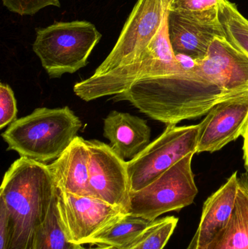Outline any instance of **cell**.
<instances>
[{"label": "cell", "mask_w": 248, "mask_h": 249, "mask_svg": "<svg viewBox=\"0 0 248 249\" xmlns=\"http://www.w3.org/2000/svg\"><path fill=\"white\" fill-rule=\"evenodd\" d=\"M238 178L236 171L205 200L199 226L186 249H205L227 226L235 206Z\"/></svg>", "instance_id": "obj_13"}, {"label": "cell", "mask_w": 248, "mask_h": 249, "mask_svg": "<svg viewBox=\"0 0 248 249\" xmlns=\"http://www.w3.org/2000/svg\"><path fill=\"white\" fill-rule=\"evenodd\" d=\"M184 70L170 45L166 18L160 32L138 59L106 74H93L76 83L73 90L82 100L90 102L119 94L139 80L177 75Z\"/></svg>", "instance_id": "obj_4"}, {"label": "cell", "mask_w": 248, "mask_h": 249, "mask_svg": "<svg viewBox=\"0 0 248 249\" xmlns=\"http://www.w3.org/2000/svg\"><path fill=\"white\" fill-rule=\"evenodd\" d=\"M218 18L226 38L248 57V19L229 0H220Z\"/></svg>", "instance_id": "obj_19"}, {"label": "cell", "mask_w": 248, "mask_h": 249, "mask_svg": "<svg viewBox=\"0 0 248 249\" xmlns=\"http://www.w3.org/2000/svg\"><path fill=\"white\" fill-rule=\"evenodd\" d=\"M67 239L58 209V193L52 201L45 222L38 228L32 249H83Z\"/></svg>", "instance_id": "obj_18"}, {"label": "cell", "mask_w": 248, "mask_h": 249, "mask_svg": "<svg viewBox=\"0 0 248 249\" xmlns=\"http://www.w3.org/2000/svg\"><path fill=\"white\" fill-rule=\"evenodd\" d=\"M167 16L166 0H138L115 47L93 75L106 74L138 59L160 32Z\"/></svg>", "instance_id": "obj_8"}, {"label": "cell", "mask_w": 248, "mask_h": 249, "mask_svg": "<svg viewBox=\"0 0 248 249\" xmlns=\"http://www.w3.org/2000/svg\"><path fill=\"white\" fill-rule=\"evenodd\" d=\"M10 240V218L5 206L0 203V249H8Z\"/></svg>", "instance_id": "obj_24"}, {"label": "cell", "mask_w": 248, "mask_h": 249, "mask_svg": "<svg viewBox=\"0 0 248 249\" xmlns=\"http://www.w3.org/2000/svg\"><path fill=\"white\" fill-rule=\"evenodd\" d=\"M199 124L167 125L135 158L128 161L131 193L139 191L189 154H196Z\"/></svg>", "instance_id": "obj_7"}, {"label": "cell", "mask_w": 248, "mask_h": 249, "mask_svg": "<svg viewBox=\"0 0 248 249\" xmlns=\"http://www.w3.org/2000/svg\"><path fill=\"white\" fill-rule=\"evenodd\" d=\"M167 24L169 40L175 55L192 60L205 58L214 39L225 36L219 20L204 21L167 10Z\"/></svg>", "instance_id": "obj_12"}, {"label": "cell", "mask_w": 248, "mask_h": 249, "mask_svg": "<svg viewBox=\"0 0 248 249\" xmlns=\"http://www.w3.org/2000/svg\"><path fill=\"white\" fill-rule=\"evenodd\" d=\"M83 249H116L112 248V247H97V248H93V249L83 248Z\"/></svg>", "instance_id": "obj_26"}, {"label": "cell", "mask_w": 248, "mask_h": 249, "mask_svg": "<svg viewBox=\"0 0 248 249\" xmlns=\"http://www.w3.org/2000/svg\"><path fill=\"white\" fill-rule=\"evenodd\" d=\"M195 155H186L151 184L131 193L128 213L153 222L164 213L192 205L198 194L192 168Z\"/></svg>", "instance_id": "obj_6"}, {"label": "cell", "mask_w": 248, "mask_h": 249, "mask_svg": "<svg viewBox=\"0 0 248 249\" xmlns=\"http://www.w3.org/2000/svg\"><path fill=\"white\" fill-rule=\"evenodd\" d=\"M82 126L80 118L68 107H41L16 120L1 136L7 151L45 163L61 156L77 137Z\"/></svg>", "instance_id": "obj_3"}, {"label": "cell", "mask_w": 248, "mask_h": 249, "mask_svg": "<svg viewBox=\"0 0 248 249\" xmlns=\"http://www.w3.org/2000/svg\"><path fill=\"white\" fill-rule=\"evenodd\" d=\"M89 158L86 140L77 136L59 158L48 165L58 190L92 197L89 187Z\"/></svg>", "instance_id": "obj_15"}, {"label": "cell", "mask_w": 248, "mask_h": 249, "mask_svg": "<svg viewBox=\"0 0 248 249\" xmlns=\"http://www.w3.org/2000/svg\"><path fill=\"white\" fill-rule=\"evenodd\" d=\"M103 136L119 156L129 161L149 144L151 128L139 117L112 111L103 120Z\"/></svg>", "instance_id": "obj_14"}, {"label": "cell", "mask_w": 248, "mask_h": 249, "mask_svg": "<svg viewBox=\"0 0 248 249\" xmlns=\"http://www.w3.org/2000/svg\"><path fill=\"white\" fill-rule=\"evenodd\" d=\"M17 114V102L13 89L6 83H0V129L15 122Z\"/></svg>", "instance_id": "obj_22"}, {"label": "cell", "mask_w": 248, "mask_h": 249, "mask_svg": "<svg viewBox=\"0 0 248 249\" xmlns=\"http://www.w3.org/2000/svg\"><path fill=\"white\" fill-rule=\"evenodd\" d=\"M244 142H243V159L245 162V168L248 172V123L246 126V130L243 135Z\"/></svg>", "instance_id": "obj_25"}, {"label": "cell", "mask_w": 248, "mask_h": 249, "mask_svg": "<svg viewBox=\"0 0 248 249\" xmlns=\"http://www.w3.org/2000/svg\"><path fill=\"white\" fill-rule=\"evenodd\" d=\"M4 7L20 16H32L48 6L61 7L60 0H1Z\"/></svg>", "instance_id": "obj_23"}, {"label": "cell", "mask_w": 248, "mask_h": 249, "mask_svg": "<svg viewBox=\"0 0 248 249\" xmlns=\"http://www.w3.org/2000/svg\"><path fill=\"white\" fill-rule=\"evenodd\" d=\"M248 123V95L215 105L199 124L196 154L221 150L243 136Z\"/></svg>", "instance_id": "obj_11"}, {"label": "cell", "mask_w": 248, "mask_h": 249, "mask_svg": "<svg viewBox=\"0 0 248 249\" xmlns=\"http://www.w3.org/2000/svg\"><path fill=\"white\" fill-rule=\"evenodd\" d=\"M203 249H248V172L239 177L235 206L228 224Z\"/></svg>", "instance_id": "obj_16"}, {"label": "cell", "mask_w": 248, "mask_h": 249, "mask_svg": "<svg viewBox=\"0 0 248 249\" xmlns=\"http://www.w3.org/2000/svg\"><path fill=\"white\" fill-rule=\"evenodd\" d=\"M151 222L128 214L93 237L88 244L116 249H129Z\"/></svg>", "instance_id": "obj_17"}, {"label": "cell", "mask_w": 248, "mask_h": 249, "mask_svg": "<svg viewBox=\"0 0 248 249\" xmlns=\"http://www.w3.org/2000/svg\"><path fill=\"white\" fill-rule=\"evenodd\" d=\"M89 151V187L92 197L121 208L128 213L131 187L128 162L109 145L86 140Z\"/></svg>", "instance_id": "obj_9"}, {"label": "cell", "mask_w": 248, "mask_h": 249, "mask_svg": "<svg viewBox=\"0 0 248 249\" xmlns=\"http://www.w3.org/2000/svg\"><path fill=\"white\" fill-rule=\"evenodd\" d=\"M58 193L48 165L20 157L6 171L0 203L8 212V249H32L36 231L45 222Z\"/></svg>", "instance_id": "obj_2"}, {"label": "cell", "mask_w": 248, "mask_h": 249, "mask_svg": "<svg viewBox=\"0 0 248 249\" xmlns=\"http://www.w3.org/2000/svg\"><path fill=\"white\" fill-rule=\"evenodd\" d=\"M58 209L67 239L85 245L98 234L128 214L121 208L87 196L58 190Z\"/></svg>", "instance_id": "obj_10"}, {"label": "cell", "mask_w": 248, "mask_h": 249, "mask_svg": "<svg viewBox=\"0 0 248 249\" xmlns=\"http://www.w3.org/2000/svg\"><path fill=\"white\" fill-rule=\"evenodd\" d=\"M168 11L204 21H218L220 0H166Z\"/></svg>", "instance_id": "obj_21"}, {"label": "cell", "mask_w": 248, "mask_h": 249, "mask_svg": "<svg viewBox=\"0 0 248 249\" xmlns=\"http://www.w3.org/2000/svg\"><path fill=\"white\" fill-rule=\"evenodd\" d=\"M248 95V57L226 36L215 38L202 59L182 74L144 79L113 96L167 125L206 115L229 99Z\"/></svg>", "instance_id": "obj_1"}, {"label": "cell", "mask_w": 248, "mask_h": 249, "mask_svg": "<svg viewBox=\"0 0 248 249\" xmlns=\"http://www.w3.org/2000/svg\"><path fill=\"white\" fill-rule=\"evenodd\" d=\"M179 219L169 216L149 224L129 249H163L173 235Z\"/></svg>", "instance_id": "obj_20"}, {"label": "cell", "mask_w": 248, "mask_h": 249, "mask_svg": "<svg viewBox=\"0 0 248 249\" xmlns=\"http://www.w3.org/2000/svg\"><path fill=\"white\" fill-rule=\"evenodd\" d=\"M101 36L96 26L86 20L55 22L36 29L33 51L48 76L60 78L85 67Z\"/></svg>", "instance_id": "obj_5"}]
</instances>
